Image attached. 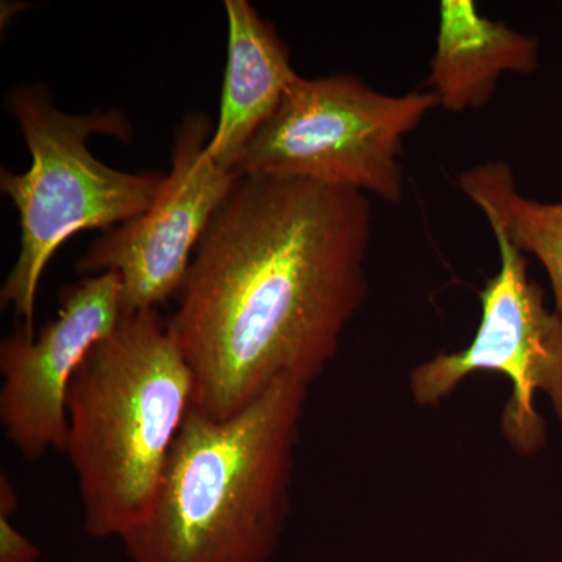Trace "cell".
Returning a JSON list of instances; mask_svg holds the SVG:
<instances>
[{
    "mask_svg": "<svg viewBox=\"0 0 562 562\" xmlns=\"http://www.w3.org/2000/svg\"><path fill=\"white\" fill-rule=\"evenodd\" d=\"M368 195L312 181L239 177L214 214L168 319L211 419L273 383L312 386L369 295Z\"/></svg>",
    "mask_w": 562,
    "mask_h": 562,
    "instance_id": "1",
    "label": "cell"
},
{
    "mask_svg": "<svg viewBox=\"0 0 562 562\" xmlns=\"http://www.w3.org/2000/svg\"><path fill=\"white\" fill-rule=\"evenodd\" d=\"M308 384L273 383L227 419L192 406L128 562H271L290 513Z\"/></svg>",
    "mask_w": 562,
    "mask_h": 562,
    "instance_id": "2",
    "label": "cell"
},
{
    "mask_svg": "<svg viewBox=\"0 0 562 562\" xmlns=\"http://www.w3.org/2000/svg\"><path fill=\"white\" fill-rule=\"evenodd\" d=\"M194 403V379L158 310L122 314L70 383L65 452L85 531L122 539L149 513Z\"/></svg>",
    "mask_w": 562,
    "mask_h": 562,
    "instance_id": "3",
    "label": "cell"
},
{
    "mask_svg": "<svg viewBox=\"0 0 562 562\" xmlns=\"http://www.w3.org/2000/svg\"><path fill=\"white\" fill-rule=\"evenodd\" d=\"M9 110L32 165L25 172L0 171V190L20 213V254L0 290V306L35 331L36 295L55 251L74 235L103 233L135 220L154 205L165 176L111 168L88 149L94 135L128 143L131 122L121 111L66 113L41 85H21Z\"/></svg>",
    "mask_w": 562,
    "mask_h": 562,
    "instance_id": "4",
    "label": "cell"
},
{
    "mask_svg": "<svg viewBox=\"0 0 562 562\" xmlns=\"http://www.w3.org/2000/svg\"><path fill=\"white\" fill-rule=\"evenodd\" d=\"M438 106L430 91L384 94L350 74L301 77L233 172L312 181L397 203L403 139Z\"/></svg>",
    "mask_w": 562,
    "mask_h": 562,
    "instance_id": "5",
    "label": "cell"
},
{
    "mask_svg": "<svg viewBox=\"0 0 562 562\" xmlns=\"http://www.w3.org/2000/svg\"><path fill=\"white\" fill-rule=\"evenodd\" d=\"M494 236L501 269L480 292L482 317L472 341L417 366L409 390L419 405H438L468 376L502 373L512 383L503 435L514 450L531 454L547 441L546 422L536 409L538 392L550 398L562 427V319L547 308L542 288L528 277L525 254Z\"/></svg>",
    "mask_w": 562,
    "mask_h": 562,
    "instance_id": "6",
    "label": "cell"
},
{
    "mask_svg": "<svg viewBox=\"0 0 562 562\" xmlns=\"http://www.w3.org/2000/svg\"><path fill=\"white\" fill-rule=\"evenodd\" d=\"M213 131L205 114H188L154 205L103 233L77 261L85 277L117 273L122 314L158 310L177 297L203 233L239 179L206 151Z\"/></svg>",
    "mask_w": 562,
    "mask_h": 562,
    "instance_id": "7",
    "label": "cell"
},
{
    "mask_svg": "<svg viewBox=\"0 0 562 562\" xmlns=\"http://www.w3.org/2000/svg\"><path fill=\"white\" fill-rule=\"evenodd\" d=\"M121 317L117 273L88 276L61 291L57 316L43 330L20 322L0 344V424L22 458L65 452L70 383Z\"/></svg>",
    "mask_w": 562,
    "mask_h": 562,
    "instance_id": "8",
    "label": "cell"
},
{
    "mask_svg": "<svg viewBox=\"0 0 562 562\" xmlns=\"http://www.w3.org/2000/svg\"><path fill=\"white\" fill-rule=\"evenodd\" d=\"M228 41L220 120L206 151L224 168H235L247 144L271 120L301 76L271 21L247 0H225Z\"/></svg>",
    "mask_w": 562,
    "mask_h": 562,
    "instance_id": "9",
    "label": "cell"
},
{
    "mask_svg": "<svg viewBox=\"0 0 562 562\" xmlns=\"http://www.w3.org/2000/svg\"><path fill=\"white\" fill-rule=\"evenodd\" d=\"M538 65V41L484 16L473 0H442L427 80L439 106L482 109L503 74H532Z\"/></svg>",
    "mask_w": 562,
    "mask_h": 562,
    "instance_id": "10",
    "label": "cell"
},
{
    "mask_svg": "<svg viewBox=\"0 0 562 562\" xmlns=\"http://www.w3.org/2000/svg\"><path fill=\"white\" fill-rule=\"evenodd\" d=\"M462 194L483 211L492 233L541 261L562 319V202L542 203L520 194L512 168L503 161L475 166L458 177Z\"/></svg>",
    "mask_w": 562,
    "mask_h": 562,
    "instance_id": "11",
    "label": "cell"
},
{
    "mask_svg": "<svg viewBox=\"0 0 562 562\" xmlns=\"http://www.w3.org/2000/svg\"><path fill=\"white\" fill-rule=\"evenodd\" d=\"M11 519L10 514H0V562H40V547Z\"/></svg>",
    "mask_w": 562,
    "mask_h": 562,
    "instance_id": "12",
    "label": "cell"
}]
</instances>
